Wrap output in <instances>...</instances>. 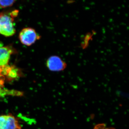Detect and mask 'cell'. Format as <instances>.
Returning a JSON list of instances; mask_svg holds the SVG:
<instances>
[{
	"instance_id": "1",
	"label": "cell",
	"mask_w": 129,
	"mask_h": 129,
	"mask_svg": "<svg viewBox=\"0 0 129 129\" xmlns=\"http://www.w3.org/2000/svg\"><path fill=\"white\" fill-rule=\"evenodd\" d=\"M13 19L4 13L0 14V34L6 37L12 36L16 32Z\"/></svg>"
},
{
	"instance_id": "2",
	"label": "cell",
	"mask_w": 129,
	"mask_h": 129,
	"mask_svg": "<svg viewBox=\"0 0 129 129\" xmlns=\"http://www.w3.org/2000/svg\"><path fill=\"white\" fill-rule=\"evenodd\" d=\"M40 38V37L35 30L30 28L23 29L19 35V39L21 43L27 46L34 44Z\"/></svg>"
},
{
	"instance_id": "3",
	"label": "cell",
	"mask_w": 129,
	"mask_h": 129,
	"mask_svg": "<svg viewBox=\"0 0 129 129\" xmlns=\"http://www.w3.org/2000/svg\"><path fill=\"white\" fill-rule=\"evenodd\" d=\"M0 129H21V126L13 115H0Z\"/></svg>"
},
{
	"instance_id": "4",
	"label": "cell",
	"mask_w": 129,
	"mask_h": 129,
	"mask_svg": "<svg viewBox=\"0 0 129 129\" xmlns=\"http://www.w3.org/2000/svg\"><path fill=\"white\" fill-rule=\"evenodd\" d=\"M47 67L52 72L63 71L67 67L66 62L59 57L53 56L48 58L46 62Z\"/></svg>"
},
{
	"instance_id": "5",
	"label": "cell",
	"mask_w": 129,
	"mask_h": 129,
	"mask_svg": "<svg viewBox=\"0 0 129 129\" xmlns=\"http://www.w3.org/2000/svg\"><path fill=\"white\" fill-rule=\"evenodd\" d=\"M12 52L9 47H0V67L8 64Z\"/></svg>"
},
{
	"instance_id": "6",
	"label": "cell",
	"mask_w": 129,
	"mask_h": 129,
	"mask_svg": "<svg viewBox=\"0 0 129 129\" xmlns=\"http://www.w3.org/2000/svg\"><path fill=\"white\" fill-rule=\"evenodd\" d=\"M23 93L21 91L14 90H9L6 89L4 86H0V98L3 97L7 95L14 96H21Z\"/></svg>"
},
{
	"instance_id": "7",
	"label": "cell",
	"mask_w": 129,
	"mask_h": 129,
	"mask_svg": "<svg viewBox=\"0 0 129 129\" xmlns=\"http://www.w3.org/2000/svg\"><path fill=\"white\" fill-rule=\"evenodd\" d=\"M15 2L14 1H1L0 0V8H5L11 6Z\"/></svg>"
},
{
	"instance_id": "8",
	"label": "cell",
	"mask_w": 129,
	"mask_h": 129,
	"mask_svg": "<svg viewBox=\"0 0 129 129\" xmlns=\"http://www.w3.org/2000/svg\"><path fill=\"white\" fill-rule=\"evenodd\" d=\"M93 129H115L112 127H108L104 123H99L96 125Z\"/></svg>"
},
{
	"instance_id": "9",
	"label": "cell",
	"mask_w": 129,
	"mask_h": 129,
	"mask_svg": "<svg viewBox=\"0 0 129 129\" xmlns=\"http://www.w3.org/2000/svg\"><path fill=\"white\" fill-rule=\"evenodd\" d=\"M6 78L0 72V86H4Z\"/></svg>"
}]
</instances>
